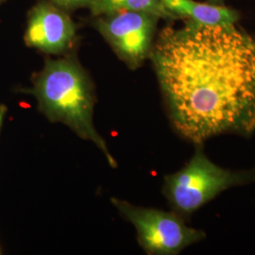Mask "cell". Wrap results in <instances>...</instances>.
Returning a JSON list of instances; mask_svg holds the SVG:
<instances>
[{
    "instance_id": "1",
    "label": "cell",
    "mask_w": 255,
    "mask_h": 255,
    "mask_svg": "<svg viewBox=\"0 0 255 255\" xmlns=\"http://www.w3.org/2000/svg\"><path fill=\"white\" fill-rule=\"evenodd\" d=\"M169 119L181 136L255 132V39L236 25L185 20L164 28L149 56Z\"/></svg>"
},
{
    "instance_id": "2",
    "label": "cell",
    "mask_w": 255,
    "mask_h": 255,
    "mask_svg": "<svg viewBox=\"0 0 255 255\" xmlns=\"http://www.w3.org/2000/svg\"><path fill=\"white\" fill-rule=\"evenodd\" d=\"M39 110L51 122L62 123L94 143L111 166L118 164L94 124V94L84 69L72 58L47 60L33 80Z\"/></svg>"
},
{
    "instance_id": "3",
    "label": "cell",
    "mask_w": 255,
    "mask_h": 255,
    "mask_svg": "<svg viewBox=\"0 0 255 255\" xmlns=\"http://www.w3.org/2000/svg\"><path fill=\"white\" fill-rule=\"evenodd\" d=\"M250 183H255V169L235 171L221 167L197 145L182 169L164 177L163 194L172 211L186 220L220 193Z\"/></svg>"
},
{
    "instance_id": "4",
    "label": "cell",
    "mask_w": 255,
    "mask_h": 255,
    "mask_svg": "<svg viewBox=\"0 0 255 255\" xmlns=\"http://www.w3.org/2000/svg\"><path fill=\"white\" fill-rule=\"evenodd\" d=\"M111 201L134 226L138 243L147 255H179L206 237L202 230L187 226L185 219L173 211L139 207L117 198H112Z\"/></svg>"
},
{
    "instance_id": "5",
    "label": "cell",
    "mask_w": 255,
    "mask_h": 255,
    "mask_svg": "<svg viewBox=\"0 0 255 255\" xmlns=\"http://www.w3.org/2000/svg\"><path fill=\"white\" fill-rule=\"evenodd\" d=\"M159 19L147 12L120 10L100 15L96 27L119 58L134 70L149 59Z\"/></svg>"
},
{
    "instance_id": "6",
    "label": "cell",
    "mask_w": 255,
    "mask_h": 255,
    "mask_svg": "<svg viewBox=\"0 0 255 255\" xmlns=\"http://www.w3.org/2000/svg\"><path fill=\"white\" fill-rule=\"evenodd\" d=\"M76 36V27L65 10L51 1H41L30 10L25 41L27 46L47 54L68 50Z\"/></svg>"
},
{
    "instance_id": "7",
    "label": "cell",
    "mask_w": 255,
    "mask_h": 255,
    "mask_svg": "<svg viewBox=\"0 0 255 255\" xmlns=\"http://www.w3.org/2000/svg\"><path fill=\"white\" fill-rule=\"evenodd\" d=\"M161 1L176 19H185L202 25H236L240 18V13L237 9L224 5L202 3L195 0Z\"/></svg>"
},
{
    "instance_id": "8",
    "label": "cell",
    "mask_w": 255,
    "mask_h": 255,
    "mask_svg": "<svg viewBox=\"0 0 255 255\" xmlns=\"http://www.w3.org/2000/svg\"><path fill=\"white\" fill-rule=\"evenodd\" d=\"M87 8L96 16L120 10H131L151 13L160 19H176L161 0H90Z\"/></svg>"
},
{
    "instance_id": "9",
    "label": "cell",
    "mask_w": 255,
    "mask_h": 255,
    "mask_svg": "<svg viewBox=\"0 0 255 255\" xmlns=\"http://www.w3.org/2000/svg\"><path fill=\"white\" fill-rule=\"evenodd\" d=\"M55 5L64 10H73L79 8H87L90 0H50Z\"/></svg>"
},
{
    "instance_id": "10",
    "label": "cell",
    "mask_w": 255,
    "mask_h": 255,
    "mask_svg": "<svg viewBox=\"0 0 255 255\" xmlns=\"http://www.w3.org/2000/svg\"><path fill=\"white\" fill-rule=\"evenodd\" d=\"M5 113H6V107L5 106H0V126L3 122V119L5 117Z\"/></svg>"
},
{
    "instance_id": "11",
    "label": "cell",
    "mask_w": 255,
    "mask_h": 255,
    "mask_svg": "<svg viewBox=\"0 0 255 255\" xmlns=\"http://www.w3.org/2000/svg\"><path fill=\"white\" fill-rule=\"evenodd\" d=\"M207 2H209L211 4H215V5H224L225 0H207Z\"/></svg>"
},
{
    "instance_id": "12",
    "label": "cell",
    "mask_w": 255,
    "mask_h": 255,
    "mask_svg": "<svg viewBox=\"0 0 255 255\" xmlns=\"http://www.w3.org/2000/svg\"><path fill=\"white\" fill-rule=\"evenodd\" d=\"M2 1H4V0H0V2H2Z\"/></svg>"
}]
</instances>
